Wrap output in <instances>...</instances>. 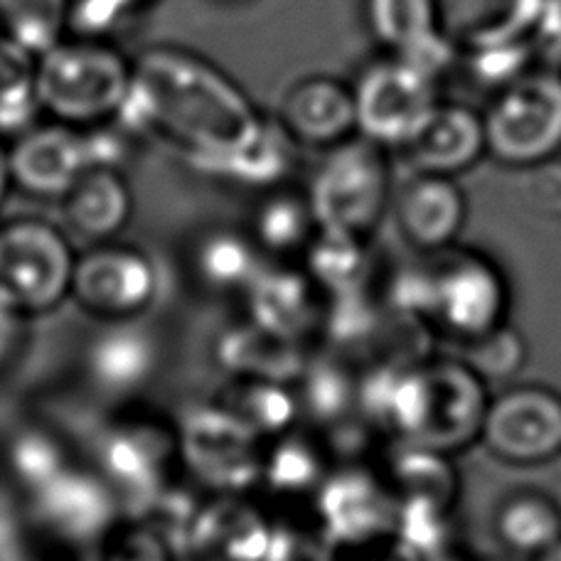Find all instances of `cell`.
Returning a JSON list of instances; mask_svg holds the SVG:
<instances>
[{"instance_id":"1","label":"cell","mask_w":561,"mask_h":561,"mask_svg":"<svg viewBox=\"0 0 561 561\" xmlns=\"http://www.w3.org/2000/svg\"><path fill=\"white\" fill-rule=\"evenodd\" d=\"M116 122L163 144L195 170L252 144L268 116L213 59L160 43L134 55V84Z\"/></svg>"},{"instance_id":"2","label":"cell","mask_w":561,"mask_h":561,"mask_svg":"<svg viewBox=\"0 0 561 561\" xmlns=\"http://www.w3.org/2000/svg\"><path fill=\"white\" fill-rule=\"evenodd\" d=\"M35 77L45 118L84 131L122 114L134 84V57L118 43L67 35L37 55Z\"/></svg>"},{"instance_id":"3","label":"cell","mask_w":561,"mask_h":561,"mask_svg":"<svg viewBox=\"0 0 561 561\" xmlns=\"http://www.w3.org/2000/svg\"><path fill=\"white\" fill-rule=\"evenodd\" d=\"M79 252L59 219L0 217V300L25 320L53 316L72 298Z\"/></svg>"},{"instance_id":"4","label":"cell","mask_w":561,"mask_h":561,"mask_svg":"<svg viewBox=\"0 0 561 561\" xmlns=\"http://www.w3.org/2000/svg\"><path fill=\"white\" fill-rule=\"evenodd\" d=\"M306 190L320 227L373 242L397 193L392 153L363 136L350 138L325 150Z\"/></svg>"},{"instance_id":"5","label":"cell","mask_w":561,"mask_h":561,"mask_svg":"<svg viewBox=\"0 0 561 561\" xmlns=\"http://www.w3.org/2000/svg\"><path fill=\"white\" fill-rule=\"evenodd\" d=\"M357 136L399 153L421 134L440 106V84L402 57L369 59L353 79Z\"/></svg>"},{"instance_id":"6","label":"cell","mask_w":561,"mask_h":561,"mask_svg":"<svg viewBox=\"0 0 561 561\" xmlns=\"http://www.w3.org/2000/svg\"><path fill=\"white\" fill-rule=\"evenodd\" d=\"M94 468L134 507L168 485L180 460L178 421L156 412H126L106 421L94 440Z\"/></svg>"},{"instance_id":"7","label":"cell","mask_w":561,"mask_h":561,"mask_svg":"<svg viewBox=\"0 0 561 561\" xmlns=\"http://www.w3.org/2000/svg\"><path fill=\"white\" fill-rule=\"evenodd\" d=\"M180 460L209 495H254L262 483L264 440L225 407L209 402L178 421Z\"/></svg>"},{"instance_id":"8","label":"cell","mask_w":561,"mask_h":561,"mask_svg":"<svg viewBox=\"0 0 561 561\" xmlns=\"http://www.w3.org/2000/svg\"><path fill=\"white\" fill-rule=\"evenodd\" d=\"M160 298V272L153 256L124 239L79 252L72 304L99 325L138 323Z\"/></svg>"},{"instance_id":"9","label":"cell","mask_w":561,"mask_h":561,"mask_svg":"<svg viewBox=\"0 0 561 561\" xmlns=\"http://www.w3.org/2000/svg\"><path fill=\"white\" fill-rule=\"evenodd\" d=\"M488 150L500 163L533 168L561 150V72H527L497 92L483 116Z\"/></svg>"},{"instance_id":"10","label":"cell","mask_w":561,"mask_h":561,"mask_svg":"<svg viewBox=\"0 0 561 561\" xmlns=\"http://www.w3.org/2000/svg\"><path fill=\"white\" fill-rule=\"evenodd\" d=\"M313 525L330 552L353 557L359 549L389 545L397 503L382 473L363 466L333 468L310 500Z\"/></svg>"},{"instance_id":"11","label":"cell","mask_w":561,"mask_h":561,"mask_svg":"<svg viewBox=\"0 0 561 561\" xmlns=\"http://www.w3.org/2000/svg\"><path fill=\"white\" fill-rule=\"evenodd\" d=\"M431 266V306L426 325L458 343H476L503 328L507 288L497 268L483 256L450 254Z\"/></svg>"},{"instance_id":"12","label":"cell","mask_w":561,"mask_h":561,"mask_svg":"<svg viewBox=\"0 0 561 561\" xmlns=\"http://www.w3.org/2000/svg\"><path fill=\"white\" fill-rule=\"evenodd\" d=\"M33 500V515L39 529L57 542L72 547H96L122 515V497L96 468L69 466L49 480Z\"/></svg>"},{"instance_id":"13","label":"cell","mask_w":561,"mask_h":561,"mask_svg":"<svg viewBox=\"0 0 561 561\" xmlns=\"http://www.w3.org/2000/svg\"><path fill=\"white\" fill-rule=\"evenodd\" d=\"M424 419H421L419 434L412 444L450 454V450L463 448L470 440L483 436L490 407L483 377L456 359L424 363Z\"/></svg>"},{"instance_id":"14","label":"cell","mask_w":561,"mask_h":561,"mask_svg":"<svg viewBox=\"0 0 561 561\" xmlns=\"http://www.w3.org/2000/svg\"><path fill=\"white\" fill-rule=\"evenodd\" d=\"M274 519L252 495H205L183 537L193 561H268Z\"/></svg>"},{"instance_id":"15","label":"cell","mask_w":561,"mask_h":561,"mask_svg":"<svg viewBox=\"0 0 561 561\" xmlns=\"http://www.w3.org/2000/svg\"><path fill=\"white\" fill-rule=\"evenodd\" d=\"M13 190L39 203H59L89 170L82 128L43 118L8 144Z\"/></svg>"},{"instance_id":"16","label":"cell","mask_w":561,"mask_h":561,"mask_svg":"<svg viewBox=\"0 0 561 561\" xmlns=\"http://www.w3.org/2000/svg\"><path fill=\"white\" fill-rule=\"evenodd\" d=\"M276 124L300 150L343 146L357 136L353 84L333 75H306L286 87Z\"/></svg>"},{"instance_id":"17","label":"cell","mask_w":561,"mask_h":561,"mask_svg":"<svg viewBox=\"0 0 561 561\" xmlns=\"http://www.w3.org/2000/svg\"><path fill=\"white\" fill-rule=\"evenodd\" d=\"M247 318L294 343L320 337L328 296L300 262H266L242 296Z\"/></svg>"},{"instance_id":"18","label":"cell","mask_w":561,"mask_h":561,"mask_svg":"<svg viewBox=\"0 0 561 561\" xmlns=\"http://www.w3.org/2000/svg\"><path fill=\"white\" fill-rule=\"evenodd\" d=\"M483 440L513 463H542L561 454V399L547 389H513L488 407Z\"/></svg>"},{"instance_id":"19","label":"cell","mask_w":561,"mask_h":561,"mask_svg":"<svg viewBox=\"0 0 561 561\" xmlns=\"http://www.w3.org/2000/svg\"><path fill=\"white\" fill-rule=\"evenodd\" d=\"M136 195L124 170L89 168L57 203V219L87 247L116 242L131 225Z\"/></svg>"},{"instance_id":"20","label":"cell","mask_w":561,"mask_h":561,"mask_svg":"<svg viewBox=\"0 0 561 561\" xmlns=\"http://www.w3.org/2000/svg\"><path fill=\"white\" fill-rule=\"evenodd\" d=\"M392 217L409 247L438 252L454 242L463 227L466 199L448 175L414 173L394 193Z\"/></svg>"},{"instance_id":"21","label":"cell","mask_w":561,"mask_h":561,"mask_svg":"<svg viewBox=\"0 0 561 561\" xmlns=\"http://www.w3.org/2000/svg\"><path fill=\"white\" fill-rule=\"evenodd\" d=\"M488 150L485 124L473 108L446 104L434 112L421 134L399 150L412 173L456 175L476 163Z\"/></svg>"},{"instance_id":"22","label":"cell","mask_w":561,"mask_h":561,"mask_svg":"<svg viewBox=\"0 0 561 561\" xmlns=\"http://www.w3.org/2000/svg\"><path fill=\"white\" fill-rule=\"evenodd\" d=\"M244 229L266 262H300L320 222L308 190L290 183L259 193Z\"/></svg>"},{"instance_id":"23","label":"cell","mask_w":561,"mask_h":561,"mask_svg":"<svg viewBox=\"0 0 561 561\" xmlns=\"http://www.w3.org/2000/svg\"><path fill=\"white\" fill-rule=\"evenodd\" d=\"M215 363L227 379H276L296 385L310 359L304 343L268 333L244 318L217 335Z\"/></svg>"},{"instance_id":"24","label":"cell","mask_w":561,"mask_h":561,"mask_svg":"<svg viewBox=\"0 0 561 561\" xmlns=\"http://www.w3.org/2000/svg\"><path fill=\"white\" fill-rule=\"evenodd\" d=\"M264 264L244 227H207L187 244V274L209 296L242 298Z\"/></svg>"},{"instance_id":"25","label":"cell","mask_w":561,"mask_h":561,"mask_svg":"<svg viewBox=\"0 0 561 561\" xmlns=\"http://www.w3.org/2000/svg\"><path fill=\"white\" fill-rule=\"evenodd\" d=\"M300 148L290 140L274 116H268L262 134L252 144L237 153L213 160V163L195 168L199 175L209 180H219L225 185H234L249 190V193H266L280 185L294 183L298 168Z\"/></svg>"},{"instance_id":"26","label":"cell","mask_w":561,"mask_h":561,"mask_svg":"<svg viewBox=\"0 0 561 561\" xmlns=\"http://www.w3.org/2000/svg\"><path fill=\"white\" fill-rule=\"evenodd\" d=\"M102 328V333L89 345L87 373L104 392L131 397L156 375V343L144 330H138V323Z\"/></svg>"},{"instance_id":"27","label":"cell","mask_w":561,"mask_h":561,"mask_svg":"<svg viewBox=\"0 0 561 561\" xmlns=\"http://www.w3.org/2000/svg\"><path fill=\"white\" fill-rule=\"evenodd\" d=\"M325 438L298 426L264 446L259 490L276 500H313L330 470Z\"/></svg>"},{"instance_id":"28","label":"cell","mask_w":561,"mask_h":561,"mask_svg":"<svg viewBox=\"0 0 561 561\" xmlns=\"http://www.w3.org/2000/svg\"><path fill=\"white\" fill-rule=\"evenodd\" d=\"M539 0H438V25L454 43L468 49L525 37Z\"/></svg>"},{"instance_id":"29","label":"cell","mask_w":561,"mask_h":561,"mask_svg":"<svg viewBox=\"0 0 561 561\" xmlns=\"http://www.w3.org/2000/svg\"><path fill=\"white\" fill-rule=\"evenodd\" d=\"M215 402L234 414L264 444L294 431L304 419L296 385L276 379H227Z\"/></svg>"},{"instance_id":"30","label":"cell","mask_w":561,"mask_h":561,"mask_svg":"<svg viewBox=\"0 0 561 561\" xmlns=\"http://www.w3.org/2000/svg\"><path fill=\"white\" fill-rule=\"evenodd\" d=\"M394 503L404 500H428L446 507H454L458 495V478L450 466L448 454L440 450L402 444V450L389 458L382 473Z\"/></svg>"},{"instance_id":"31","label":"cell","mask_w":561,"mask_h":561,"mask_svg":"<svg viewBox=\"0 0 561 561\" xmlns=\"http://www.w3.org/2000/svg\"><path fill=\"white\" fill-rule=\"evenodd\" d=\"M369 242L353 234L323 229L300 256L310 278L328 298L367 288L369 278Z\"/></svg>"},{"instance_id":"32","label":"cell","mask_w":561,"mask_h":561,"mask_svg":"<svg viewBox=\"0 0 561 561\" xmlns=\"http://www.w3.org/2000/svg\"><path fill=\"white\" fill-rule=\"evenodd\" d=\"M35 55L0 39V138L15 140L43 122Z\"/></svg>"},{"instance_id":"33","label":"cell","mask_w":561,"mask_h":561,"mask_svg":"<svg viewBox=\"0 0 561 561\" xmlns=\"http://www.w3.org/2000/svg\"><path fill=\"white\" fill-rule=\"evenodd\" d=\"M69 8L72 0H0V37L30 55H43L69 35Z\"/></svg>"},{"instance_id":"34","label":"cell","mask_w":561,"mask_h":561,"mask_svg":"<svg viewBox=\"0 0 561 561\" xmlns=\"http://www.w3.org/2000/svg\"><path fill=\"white\" fill-rule=\"evenodd\" d=\"M450 507L428 500H404L397 503L394 535L389 552L399 561H446L450 539Z\"/></svg>"},{"instance_id":"35","label":"cell","mask_w":561,"mask_h":561,"mask_svg":"<svg viewBox=\"0 0 561 561\" xmlns=\"http://www.w3.org/2000/svg\"><path fill=\"white\" fill-rule=\"evenodd\" d=\"M363 18L369 37L389 55L440 27L438 0H363Z\"/></svg>"},{"instance_id":"36","label":"cell","mask_w":561,"mask_h":561,"mask_svg":"<svg viewBox=\"0 0 561 561\" xmlns=\"http://www.w3.org/2000/svg\"><path fill=\"white\" fill-rule=\"evenodd\" d=\"M497 535L513 552L545 554L561 542V513L549 497L523 493L500 510Z\"/></svg>"},{"instance_id":"37","label":"cell","mask_w":561,"mask_h":561,"mask_svg":"<svg viewBox=\"0 0 561 561\" xmlns=\"http://www.w3.org/2000/svg\"><path fill=\"white\" fill-rule=\"evenodd\" d=\"M304 416L320 426H343L347 416L357 412V377L340 363H308L306 373L296 382Z\"/></svg>"},{"instance_id":"38","label":"cell","mask_w":561,"mask_h":561,"mask_svg":"<svg viewBox=\"0 0 561 561\" xmlns=\"http://www.w3.org/2000/svg\"><path fill=\"white\" fill-rule=\"evenodd\" d=\"M72 466L62 436L47 428L30 426L10 436L5 446V468L30 495Z\"/></svg>"},{"instance_id":"39","label":"cell","mask_w":561,"mask_h":561,"mask_svg":"<svg viewBox=\"0 0 561 561\" xmlns=\"http://www.w3.org/2000/svg\"><path fill=\"white\" fill-rule=\"evenodd\" d=\"M180 547L163 529L140 517L118 519L102 542L94 547L92 561H178Z\"/></svg>"},{"instance_id":"40","label":"cell","mask_w":561,"mask_h":561,"mask_svg":"<svg viewBox=\"0 0 561 561\" xmlns=\"http://www.w3.org/2000/svg\"><path fill=\"white\" fill-rule=\"evenodd\" d=\"M463 55L470 79L493 92H503L505 87L515 84L535 69V53L525 37L497 39V43L468 49Z\"/></svg>"},{"instance_id":"41","label":"cell","mask_w":561,"mask_h":561,"mask_svg":"<svg viewBox=\"0 0 561 561\" xmlns=\"http://www.w3.org/2000/svg\"><path fill=\"white\" fill-rule=\"evenodd\" d=\"M140 10L126 0H72L69 8V35L118 43L136 23Z\"/></svg>"},{"instance_id":"42","label":"cell","mask_w":561,"mask_h":561,"mask_svg":"<svg viewBox=\"0 0 561 561\" xmlns=\"http://www.w3.org/2000/svg\"><path fill=\"white\" fill-rule=\"evenodd\" d=\"M463 363L483 379L510 377L525 365V343L515 330L503 325L476 343H468Z\"/></svg>"},{"instance_id":"43","label":"cell","mask_w":561,"mask_h":561,"mask_svg":"<svg viewBox=\"0 0 561 561\" xmlns=\"http://www.w3.org/2000/svg\"><path fill=\"white\" fill-rule=\"evenodd\" d=\"M525 197L537 213L547 217H561V163L545 160L529 168L525 180Z\"/></svg>"},{"instance_id":"44","label":"cell","mask_w":561,"mask_h":561,"mask_svg":"<svg viewBox=\"0 0 561 561\" xmlns=\"http://www.w3.org/2000/svg\"><path fill=\"white\" fill-rule=\"evenodd\" d=\"M27 323L30 320H25L0 300V373H3V369L18 357L20 350H23Z\"/></svg>"},{"instance_id":"45","label":"cell","mask_w":561,"mask_h":561,"mask_svg":"<svg viewBox=\"0 0 561 561\" xmlns=\"http://www.w3.org/2000/svg\"><path fill=\"white\" fill-rule=\"evenodd\" d=\"M10 193H13V178H10L8 140L0 138V217H3V209H5Z\"/></svg>"},{"instance_id":"46","label":"cell","mask_w":561,"mask_h":561,"mask_svg":"<svg viewBox=\"0 0 561 561\" xmlns=\"http://www.w3.org/2000/svg\"><path fill=\"white\" fill-rule=\"evenodd\" d=\"M539 561H561V542L552 549H547L545 554H539Z\"/></svg>"},{"instance_id":"47","label":"cell","mask_w":561,"mask_h":561,"mask_svg":"<svg viewBox=\"0 0 561 561\" xmlns=\"http://www.w3.org/2000/svg\"><path fill=\"white\" fill-rule=\"evenodd\" d=\"M126 3H131L136 10H140V13H146V10H148L150 5L160 3V0H126Z\"/></svg>"},{"instance_id":"48","label":"cell","mask_w":561,"mask_h":561,"mask_svg":"<svg viewBox=\"0 0 561 561\" xmlns=\"http://www.w3.org/2000/svg\"><path fill=\"white\" fill-rule=\"evenodd\" d=\"M325 561H355V557H343V554H337V557H333L330 554Z\"/></svg>"},{"instance_id":"49","label":"cell","mask_w":561,"mask_h":561,"mask_svg":"<svg viewBox=\"0 0 561 561\" xmlns=\"http://www.w3.org/2000/svg\"><path fill=\"white\" fill-rule=\"evenodd\" d=\"M0 39H3V37H0Z\"/></svg>"}]
</instances>
